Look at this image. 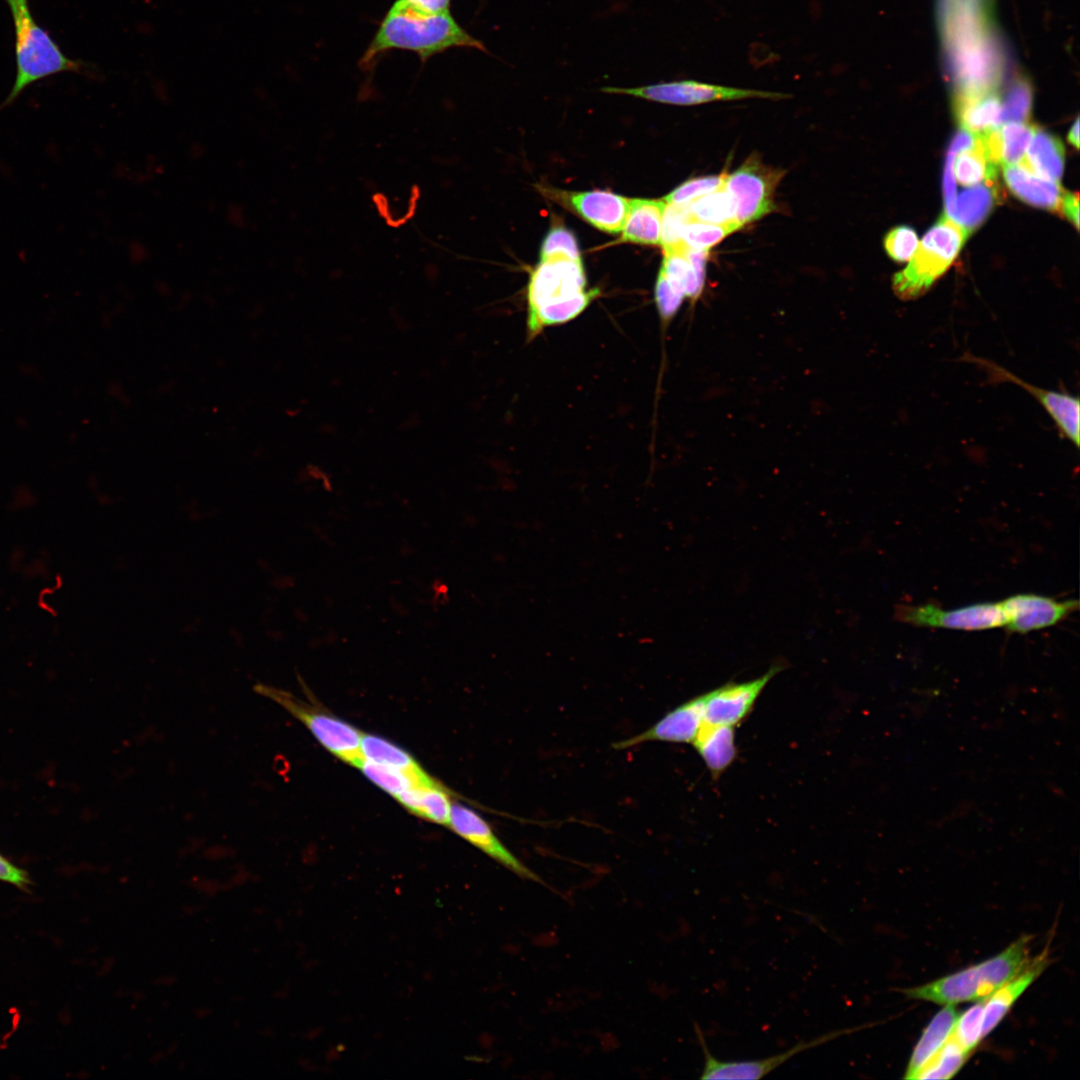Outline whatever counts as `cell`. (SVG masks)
Masks as SVG:
<instances>
[{
  "label": "cell",
  "mask_w": 1080,
  "mask_h": 1080,
  "mask_svg": "<svg viewBox=\"0 0 1080 1080\" xmlns=\"http://www.w3.org/2000/svg\"><path fill=\"white\" fill-rule=\"evenodd\" d=\"M418 6L430 11L449 10L451 0H411Z\"/></svg>",
  "instance_id": "43"
},
{
  "label": "cell",
  "mask_w": 1080,
  "mask_h": 1080,
  "mask_svg": "<svg viewBox=\"0 0 1080 1080\" xmlns=\"http://www.w3.org/2000/svg\"><path fill=\"white\" fill-rule=\"evenodd\" d=\"M984 1001H978L975 1005L958 1015L951 1035L969 1053H971L982 1037V1022Z\"/></svg>",
  "instance_id": "34"
},
{
  "label": "cell",
  "mask_w": 1080,
  "mask_h": 1080,
  "mask_svg": "<svg viewBox=\"0 0 1080 1080\" xmlns=\"http://www.w3.org/2000/svg\"><path fill=\"white\" fill-rule=\"evenodd\" d=\"M15 32L16 77L0 110L11 105L31 84L63 72L80 73L85 63L63 53L60 46L34 19L29 0H4Z\"/></svg>",
  "instance_id": "4"
},
{
  "label": "cell",
  "mask_w": 1080,
  "mask_h": 1080,
  "mask_svg": "<svg viewBox=\"0 0 1080 1080\" xmlns=\"http://www.w3.org/2000/svg\"><path fill=\"white\" fill-rule=\"evenodd\" d=\"M948 149L945 162L944 175L958 182L962 186H976L989 181L997 180L998 166L994 162L985 147L980 135H977L975 143L958 151Z\"/></svg>",
  "instance_id": "18"
},
{
  "label": "cell",
  "mask_w": 1080,
  "mask_h": 1080,
  "mask_svg": "<svg viewBox=\"0 0 1080 1080\" xmlns=\"http://www.w3.org/2000/svg\"><path fill=\"white\" fill-rule=\"evenodd\" d=\"M970 1054L950 1034L944 1045L912 1079H950L962 1068Z\"/></svg>",
  "instance_id": "29"
},
{
  "label": "cell",
  "mask_w": 1080,
  "mask_h": 1080,
  "mask_svg": "<svg viewBox=\"0 0 1080 1080\" xmlns=\"http://www.w3.org/2000/svg\"><path fill=\"white\" fill-rule=\"evenodd\" d=\"M897 620L919 627L980 631L1005 626L1006 618L1000 602L971 604L945 610L933 604L896 607Z\"/></svg>",
  "instance_id": "9"
},
{
  "label": "cell",
  "mask_w": 1080,
  "mask_h": 1080,
  "mask_svg": "<svg viewBox=\"0 0 1080 1080\" xmlns=\"http://www.w3.org/2000/svg\"><path fill=\"white\" fill-rule=\"evenodd\" d=\"M703 723V696L699 695L669 711L647 730L616 742L613 747L626 749L647 741L692 743Z\"/></svg>",
  "instance_id": "16"
},
{
  "label": "cell",
  "mask_w": 1080,
  "mask_h": 1080,
  "mask_svg": "<svg viewBox=\"0 0 1080 1080\" xmlns=\"http://www.w3.org/2000/svg\"><path fill=\"white\" fill-rule=\"evenodd\" d=\"M254 689L299 720L339 760L353 766L363 757L360 751L363 732L355 726L285 690L264 684H258Z\"/></svg>",
  "instance_id": "6"
},
{
  "label": "cell",
  "mask_w": 1080,
  "mask_h": 1080,
  "mask_svg": "<svg viewBox=\"0 0 1080 1080\" xmlns=\"http://www.w3.org/2000/svg\"><path fill=\"white\" fill-rule=\"evenodd\" d=\"M958 1015L955 1005H945L935 1014L914 1047L904 1078L912 1079L916 1072L944 1045Z\"/></svg>",
  "instance_id": "26"
},
{
  "label": "cell",
  "mask_w": 1080,
  "mask_h": 1080,
  "mask_svg": "<svg viewBox=\"0 0 1080 1080\" xmlns=\"http://www.w3.org/2000/svg\"><path fill=\"white\" fill-rule=\"evenodd\" d=\"M601 91L679 106L743 99L781 100L791 97L790 94L780 92L735 88L696 80L660 82L634 88L603 87Z\"/></svg>",
  "instance_id": "8"
},
{
  "label": "cell",
  "mask_w": 1080,
  "mask_h": 1080,
  "mask_svg": "<svg viewBox=\"0 0 1080 1080\" xmlns=\"http://www.w3.org/2000/svg\"><path fill=\"white\" fill-rule=\"evenodd\" d=\"M695 1032L699 1040L704 1056V1067L700 1075L701 1079H760L777 1069L789 1059L799 1053L826 1044L840 1036L849 1033L850 1029L833 1030L818 1035L808 1040H800L784 1052L768 1056L766 1058L724 1061L717 1059L709 1050L704 1034L698 1024H694Z\"/></svg>",
  "instance_id": "10"
},
{
  "label": "cell",
  "mask_w": 1080,
  "mask_h": 1080,
  "mask_svg": "<svg viewBox=\"0 0 1080 1080\" xmlns=\"http://www.w3.org/2000/svg\"><path fill=\"white\" fill-rule=\"evenodd\" d=\"M956 114L962 129L975 135L995 130L1000 124L999 103L993 96L959 99Z\"/></svg>",
  "instance_id": "27"
},
{
  "label": "cell",
  "mask_w": 1080,
  "mask_h": 1080,
  "mask_svg": "<svg viewBox=\"0 0 1080 1080\" xmlns=\"http://www.w3.org/2000/svg\"><path fill=\"white\" fill-rule=\"evenodd\" d=\"M1023 165L1030 172L1047 180L1057 181L1064 169V147L1061 140L1036 127Z\"/></svg>",
  "instance_id": "25"
},
{
  "label": "cell",
  "mask_w": 1080,
  "mask_h": 1080,
  "mask_svg": "<svg viewBox=\"0 0 1080 1080\" xmlns=\"http://www.w3.org/2000/svg\"><path fill=\"white\" fill-rule=\"evenodd\" d=\"M0 880L12 883L19 887H23L29 883L26 872L12 864L2 855H0Z\"/></svg>",
  "instance_id": "41"
},
{
  "label": "cell",
  "mask_w": 1080,
  "mask_h": 1080,
  "mask_svg": "<svg viewBox=\"0 0 1080 1080\" xmlns=\"http://www.w3.org/2000/svg\"><path fill=\"white\" fill-rule=\"evenodd\" d=\"M667 203L663 199L633 198L621 230V241L660 245L662 218Z\"/></svg>",
  "instance_id": "21"
},
{
  "label": "cell",
  "mask_w": 1080,
  "mask_h": 1080,
  "mask_svg": "<svg viewBox=\"0 0 1080 1080\" xmlns=\"http://www.w3.org/2000/svg\"><path fill=\"white\" fill-rule=\"evenodd\" d=\"M1031 940V935H1023L985 961L903 993L908 998L940 1005L986 1000L1029 963Z\"/></svg>",
  "instance_id": "3"
},
{
  "label": "cell",
  "mask_w": 1080,
  "mask_h": 1080,
  "mask_svg": "<svg viewBox=\"0 0 1080 1080\" xmlns=\"http://www.w3.org/2000/svg\"><path fill=\"white\" fill-rule=\"evenodd\" d=\"M1068 141H1069L1070 144H1072L1076 148L1079 147V121L1078 120H1076L1075 124L1073 125V127L1071 128V130H1070V132L1068 134Z\"/></svg>",
  "instance_id": "44"
},
{
  "label": "cell",
  "mask_w": 1080,
  "mask_h": 1080,
  "mask_svg": "<svg viewBox=\"0 0 1080 1080\" xmlns=\"http://www.w3.org/2000/svg\"><path fill=\"white\" fill-rule=\"evenodd\" d=\"M970 232L943 215L926 233L905 269L894 275L897 297L912 300L926 293L957 257Z\"/></svg>",
  "instance_id": "5"
},
{
  "label": "cell",
  "mask_w": 1080,
  "mask_h": 1080,
  "mask_svg": "<svg viewBox=\"0 0 1080 1080\" xmlns=\"http://www.w3.org/2000/svg\"><path fill=\"white\" fill-rule=\"evenodd\" d=\"M1030 113V93L1025 87L1016 88L1009 96L1000 123H1024Z\"/></svg>",
  "instance_id": "40"
},
{
  "label": "cell",
  "mask_w": 1080,
  "mask_h": 1080,
  "mask_svg": "<svg viewBox=\"0 0 1080 1080\" xmlns=\"http://www.w3.org/2000/svg\"><path fill=\"white\" fill-rule=\"evenodd\" d=\"M685 253L690 263L689 274L684 285L685 298L695 302L703 292L708 251L693 250L686 247Z\"/></svg>",
  "instance_id": "39"
},
{
  "label": "cell",
  "mask_w": 1080,
  "mask_h": 1080,
  "mask_svg": "<svg viewBox=\"0 0 1080 1080\" xmlns=\"http://www.w3.org/2000/svg\"><path fill=\"white\" fill-rule=\"evenodd\" d=\"M1049 960L1046 949L984 1001L982 1037L1002 1021L1016 1000L1043 973Z\"/></svg>",
  "instance_id": "17"
},
{
  "label": "cell",
  "mask_w": 1080,
  "mask_h": 1080,
  "mask_svg": "<svg viewBox=\"0 0 1080 1080\" xmlns=\"http://www.w3.org/2000/svg\"><path fill=\"white\" fill-rule=\"evenodd\" d=\"M654 296L659 317L663 325L667 326L678 313L682 302L685 299V294L659 272L655 284Z\"/></svg>",
  "instance_id": "37"
},
{
  "label": "cell",
  "mask_w": 1080,
  "mask_h": 1080,
  "mask_svg": "<svg viewBox=\"0 0 1080 1080\" xmlns=\"http://www.w3.org/2000/svg\"><path fill=\"white\" fill-rule=\"evenodd\" d=\"M784 175L783 169L765 164L757 153L727 175L724 187L735 200L740 229L776 211L775 191Z\"/></svg>",
  "instance_id": "7"
},
{
  "label": "cell",
  "mask_w": 1080,
  "mask_h": 1080,
  "mask_svg": "<svg viewBox=\"0 0 1080 1080\" xmlns=\"http://www.w3.org/2000/svg\"><path fill=\"white\" fill-rule=\"evenodd\" d=\"M997 180H989L963 190L945 205L946 215L970 233L990 214L1000 200Z\"/></svg>",
  "instance_id": "19"
},
{
  "label": "cell",
  "mask_w": 1080,
  "mask_h": 1080,
  "mask_svg": "<svg viewBox=\"0 0 1080 1080\" xmlns=\"http://www.w3.org/2000/svg\"><path fill=\"white\" fill-rule=\"evenodd\" d=\"M360 751L364 758L414 776L421 785L440 784L406 750L377 735L363 733Z\"/></svg>",
  "instance_id": "24"
},
{
  "label": "cell",
  "mask_w": 1080,
  "mask_h": 1080,
  "mask_svg": "<svg viewBox=\"0 0 1080 1080\" xmlns=\"http://www.w3.org/2000/svg\"><path fill=\"white\" fill-rule=\"evenodd\" d=\"M917 245V234L908 226L895 227L884 238V248L887 254L898 262L910 259L915 253Z\"/></svg>",
  "instance_id": "38"
},
{
  "label": "cell",
  "mask_w": 1080,
  "mask_h": 1080,
  "mask_svg": "<svg viewBox=\"0 0 1080 1080\" xmlns=\"http://www.w3.org/2000/svg\"><path fill=\"white\" fill-rule=\"evenodd\" d=\"M1035 126L1024 123H1009L998 128L1001 150V165L1019 164L1033 137Z\"/></svg>",
  "instance_id": "31"
},
{
  "label": "cell",
  "mask_w": 1080,
  "mask_h": 1080,
  "mask_svg": "<svg viewBox=\"0 0 1080 1080\" xmlns=\"http://www.w3.org/2000/svg\"><path fill=\"white\" fill-rule=\"evenodd\" d=\"M598 295L599 289H586L582 260H541L531 272L527 287V340L537 338L550 326L577 318Z\"/></svg>",
  "instance_id": "2"
},
{
  "label": "cell",
  "mask_w": 1080,
  "mask_h": 1080,
  "mask_svg": "<svg viewBox=\"0 0 1080 1080\" xmlns=\"http://www.w3.org/2000/svg\"><path fill=\"white\" fill-rule=\"evenodd\" d=\"M689 203L693 219L716 225L734 226L740 230L735 221V200L724 185Z\"/></svg>",
  "instance_id": "28"
},
{
  "label": "cell",
  "mask_w": 1080,
  "mask_h": 1080,
  "mask_svg": "<svg viewBox=\"0 0 1080 1080\" xmlns=\"http://www.w3.org/2000/svg\"><path fill=\"white\" fill-rule=\"evenodd\" d=\"M543 192L603 232L616 234L623 228L629 198L604 190L575 192L543 188Z\"/></svg>",
  "instance_id": "13"
},
{
  "label": "cell",
  "mask_w": 1080,
  "mask_h": 1080,
  "mask_svg": "<svg viewBox=\"0 0 1080 1080\" xmlns=\"http://www.w3.org/2000/svg\"><path fill=\"white\" fill-rule=\"evenodd\" d=\"M965 360L985 369L993 382H1011L1028 391L1051 417L1062 437L1079 447L1080 402L1077 396L1034 386L1003 367L971 354H966Z\"/></svg>",
  "instance_id": "11"
},
{
  "label": "cell",
  "mask_w": 1080,
  "mask_h": 1080,
  "mask_svg": "<svg viewBox=\"0 0 1080 1080\" xmlns=\"http://www.w3.org/2000/svg\"><path fill=\"white\" fill-rule=\"evenodd\" d=\"M395 799L410 813L430 822L448 826L451 810V793L444 785H415Z\"/></svg>",
  "instance_id": "23"
},
{
  "label": "cell",
  "mask_w": 1080,
  "mask_h": 1080,
  "mask_svg": "<svg viewBox=\"0 0 1080 1080\" xmlns=\"http://www.w3.org/2000/svg\"><path fill=\"white\" fill-rule=\"evenodd\" d=\"M783 669L773 665L762 676L741 683H727L703 696L704 722L735 727L752 711L768 682Z\"/></svg>",
  "instance_id": "12"
},
{
  "label": "cell",
  "mask_w": 1080,
  "mask_h": 1080,
  "mask_svg": "<svg viewBox=\"0 0 1080 1080\" xmlns=\"http://www.w3.org/2000/svg\"><path fill=\"white\" fill-rule=\"evenodd\" d=\"M456 47L487 52L481 41L470 35L454 19L450 10L430 11L411 0H396L386 12L360 59V67L371 68L391 50L416 53L422 62Z\"/></svg>",
  "instance_id": "1"
},
{
  "label": "cell",
  "mask_w": 1080,
  "mask_h": 1080,
  "mask_svg": "<svg viewBox=\"0 0 1080 1080\" xmlns=\"http://www.w3.org/2000/svg\"><path fill=\"white\" fill-rule=\"evenodd\" d=\"M1058 210L1072 222L1076 228L1079 226V198L1078 193L1064 192Z\"/></svg>",
  "instance_id": "42"
},
{
  "label": "cell",
  "mask_w": 1080,
  "mask_h": 1080,
  "mask_svg": "<svg viewBox=\"0 0 1080 1080\" xmlns=\"http://www.w3.org/2000/svg\"><path fill=\"white\" fill-rule=\"evenodd\" d=\"M1005 627L1025 634L1056 625L1078 609L1077 600L1058 601L1037 594H1016L1000 602Z\"/></svg>",
  "instance_id": "15"
},
{
  "label": "cell",
  "mask_w": 1080,
  "mask_h": 1080,
  "mask_svg": "<svg viewBox=\"0 0 1080 1080\" xmlns=\"http://www.w3.org/2000/svg\"><path fill=\"white\" fill-rule=\"evenodd\" d=\"M727 175L728 173L723 171L718 175L691 178L672 190L663 198V200L667 204L689 203L700 196L721 188L725 183Z\"/></svg>",
  "instance_id": "35"
},
{
  "label": "cell",
  "mask_w": 1080,
  "mask_h": 1080,
  "mask_svg": "<svg viewBox=\"0 0 1080 1080\" xmlns=\"http://www.w3.org/2000/svg\"><path fill=\"white\" fill-rule=\"evenodd\" d=\"M554 257L581 260L574 234L563 226L553 227L545 236L541 246L540 261Z\"/></svg>",
  "instance_id": "36"
},
{
  "label": "cell",
  "mask_w": 1080,
  "mask_h": 1080,
  "mask_svg": "<svg viewBox=\"0 0 1080 1080\" xmlns=\"http://www.w3.org/2000/svg\"><path fill=\"white\" fill-rule=\"evenodd\" d=\"M1002 167L1004 180L1016 197L1038 208L1058 210L1064 191L1056 181L1039 177L1021 164Z\"/></svg>",
  "instance_id": "20"
},
{
  "label": "cell",
  "mask_w": 1080,
  "mask_h": 1080,
  "mask_svg": "<svg viewBox=\"0 0 1080 1080\" xmlns=\"http://www.w3.org/2000/svg\"><path fill=\"white\" fill-rule=\"evenodd\" d=\"M693 219L690 203L667 204L663 213L660 245L663 252L679 249L684 246L681 235L684 226Z\"/></svg>",
  "instance_id": "33"
},
{
  "label": "cell",
  "mask_w": 1080,
  "mask_h": 1080,
  "mask_svg": "<svg viewBox=\"0 0 1080 1080\" xmlns=\"http://www.w3.org/2000/svg\"><path fill=\"white\" fill-rule=\"evenodd\" d=\"M738 231L734 226L716 225L691 219L682 230V243L693 250L709 251L728 235Z\"/></svg>",
  "instance_id": "32"
},
{
  "label": "cell",
  "mask_w": 1080,
  "mask_h": 1080,
  "mask_svg": "<svg viewBox=\"0 0 1080 1080\" xmlns=\"http://www.w3.org/2000/svg\"><path fill=\"white\" fill-rule=\"evenodd\" d=\"M448 827L517 875L543 883L502 844L491 826L473 809L452 802Z\"/></svg>",
  "instance_id": "14"
},
{
  "label": "cell",
  "mask_w": 1080,
  "mask_h": 1080,
  "mask_svg": "<svg viewBox=\"0 0 1080 1080\" xmlns=\"http://www.w3.org/2000/svg\"><path fill=\"white\" fill-rule=\"evenodd\" d=\"M353 766L359 769L371 782L394 798L402 791L412 786L421 785L414 776L406 772L368 760L364 757H361Z\"/></svg>",
  "instance_id": "30"
},
{
  "label": "cell",
  "mask_w": 1080,
  "mask_h": 1080,
  "mask_svg": "<svg viewBox=\"0 0 1080 1080\" xmlns=\"http://www.w3.org/2000/svg\"><path fill=\"white\" fill-rule=\"evenodd\" d=\"M713 778H718L737 755L735 727L703 723L692 742Z\"/></svg>",
  "instance_id": "22"
}]
</instances>
